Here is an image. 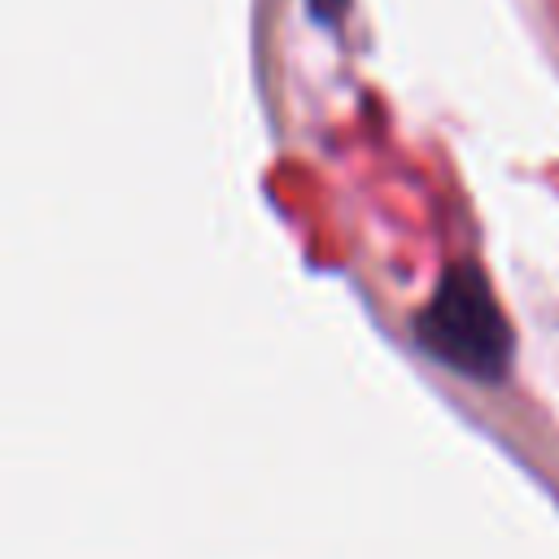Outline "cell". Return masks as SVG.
<instances>
[{
  "instance_id": "7a4b0ae2",
  "label": "cell",
  "mask_w": 559,
  "mask_h": 559,
  "mask_svg": "<svg viewBox=\"0 0 559 559\" xmlns=\"http://www.w3.org/2000/svg\"><path fill=\"white\" fill-rule=\"evenodd\" d=\"M306 4H310V13H314V17L323 22V26H336L349 0H306Z\"/></svg>"
},
{
  "instance_id": "6da1fadb",
  "label": "cell",
  "mask_w": 559,
  "mask_h": 559,
  "mask_svg": "<svg viewBox=\"0 0 559 559\" xmlns=\"http://www.w3.org/2000/svg\"><path fill=\"white\" fill-rule=\"evenodd\" d=\"M415 336L432 358L476 380H498L511 362V323L472 262L445 266L437 293L415 314Z\"/></svg>"
}]
</instances>
